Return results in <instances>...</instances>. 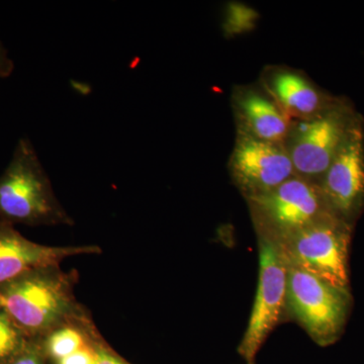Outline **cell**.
<instances>
[{"instance_id":"6","label":"cell","mask_w":364,"mask_h":364,"mask_svg":"<svg viewBox=\"0 0 364 364\" xmlns=\"http://www.w3.org/2000/svg\"><path fill=\"white\" fill-rule=\"evenodd\" d=\"M359 124L358 117L344 102L323 116L293 123L286 146L296 176L320 183Z\"/></svg>"},{"instance_id":"11","label":"cell","mask_w":364,"mask_h":364,"mask_svg":"<svg viewBox=\"0 0 364 364\" xmlns=\"http://www.w3.org/2000/svg\"><path fill=\"white\" fill-rule=\"evenodd\" d=\"M102 253L97 245L48 246L35 243L0 221V284L33 268L60 265L67 258Z\"/></svg>"},{"instance_id":"10","label":"cell","mask_w":364,"mask_h":364,"mask_svg":"<svg viewBox=\"0 0 364 364\" xmlns=\"http://www.w3.org/2000/svg\"><path fill=\"white\" fill-rule=\"evenodd\" d=\"M259 85L293 123L323 116L342 102L291 67L267 66L261 73Z\"/></svg>"},{"instance_id":"15","label":"cell","mask_w":364,"mask_h":364,"mask_svg":"<svg viewBox=\"0 0 364 364\" xmlns=\"http://www.w3.org/2000/svg\"><path fill=\"white\" fill-rule=\"evenodd\" d=\"M97 328L91 334L90 340L85 346L81 347L74 353L69 354L65 358L58 359V360L53 361L49 364H92L93 356H95V342L98 335Z\"/></svg>"},{"instance_id":"3","label":"cell","mask_w":364,"mask_h":364,"mask_svg":"<svg viewBox=\"0 0 364 364\" xmlns=\"http://www.w3.org/2000/svg\"><path fill=\"white\" fill-rule=\"evenodd\" d=\"M246 202L257 237L274 243L318 222L338 217L320 186L298 176Z\"/></svg>"},{"instance_id":"5","label":"cell","mask_w":364,"mask_h":364,"mask_svg":"<svg viewBox=\"0 0 364 364\" xmlns=\"http://www.w3.org/2000/svg\"><path fill=\"white\" fill-rule=\"evenodd\" d=\"M351 233L352 225L338 217H333L306 227L275 244L289 264L332 286L349 289Z\"/></svg>"},{"instance_id":"2","label":"cell","mask_w":364,"mask_h":364,"mask_svg":"<svg viewBox=\"0 0 364 364\" xmlns=\"http://www.w3.org/2000/svg\"><path fill=\"white\" fill-rule=\"evenodd\" d=\"M0 221L32 227L74 225L28 139L18 141L0 176Z\"/></svg>"},{"instance_id":"16","label":"cell","mask_w":364,"mask_h":364,"mask_svg":"<svg viewBox=\"0 0 364 364\" xmlns=\"http://www.w3.org/2000/svg\"><path fill=\"white\" fill-rule=\"evenodd\" d=\"M6 364H48L43 355L39 344L28 340L23 348L16 353Z\"/></svg>"},{"instance_id":"1","label":"cell","mask_w":364,"mask_h":364,"mask_svg":"<svg viewBox=\"0 0 364 364\" xmlns=\"http://www.w3.org/2000/svg\"><path fill=\"white\" fill-rule=\"evenodd\" d=\"M79 274L60 265L33 268L0 284V308L28 340H39L81 315L75 296Z\"/></svg>"},{"instance_id":"8","label":"cell","mask_w":364,"mask_h":364,"mask_svg":"<svg viewBox=\"0 0 364 364\" xmlns=\"http://www.w3.org/2000/svg\"><path fill=\"white\" fill-rule=\"evenodd\" d=\"M228 168L245 200L264 195L296 176L284 144L260 140L240 130H237Z\"/></svg>"},{"instance_id":"7","label":"cell","mask_w":364,"mask_h":364,"mask_svg":"<svg viewBox=\"0 0 364 364\" xmlns=\"http://www.w3.org/2000/svg\"><path fill=\"white\" fill-rule=\"evenodd\" d=\"M259 277L247 329L238 353L246 364H256L270 333L287 317V262L277 244L258 237Z\"/></svg>"},{"instance_id":"17","label":"cell","mask_w":364,"mask_h":364,"mask_svg":"<svg viewBox=\"0 0 364 364\" xmlns=\"http://www.w3.org/2000/svg\"><path fill=\"white\" fill-rule=\"evenodd\" d=\"M14 70V61L9 58V52L4 44L0 42V79L9 77Z\"/></svg>"},{"instance_id":"13","label":"cell","mask_w":364,"mask_h":364,"mask_svg":"<svg viewBox=\"0 0 364 364\" xmlns=\"http://www.w3.org/2000/svg\"><path fill=\"white\" fill-rule=\"evenodd\" d=\"M28 339L0 308V364H6L23 348Z\"/></svg>"},{"instance_id":"14","label":"cell","mask_w":364,"mask_h":364,"mask_svg":"<svg viewBox=\"0 0 364 364\" xmlns=\"http://www.w3.org/2000/svg\"><path fill=\"white\" fill-rule=\"evenodd\" d=\"M92 364H132L107 343L100 332L95 342V356Z\"/></svg>"},{"instance_id":"4","label":"cell","mask_w":364,"mask_h":364,"mask_svg":"<svg viewBox=\"0 0 364 364\" xmlns=\"http://www.w3.org/2000/svg\"><path fill=\"white\" fill-rule=\"evenodd\" d=\"M350 309L349 289L332 286L287 263V317L296 321L318 346L338 341Z\"/></svg>"},{"instance_id":"12","label":"cell","mask_w":364,"mask_h":364,"mask_svg":"<svg viewBox=\"0 0 364 364\" xmlns=\"http://www.w3.org/2000/svg\"><path fill=\"white\" fill-rule=\"evenodd\" d=\"M237 130L267 141L284 144L293 122L259 85L237 86L232 93Z\"/></svg>"},{"instance_id":"9","label":"cell","mask_w":364,"mask_h":364,"mask_svg":"<svg viewBox=\"0 0 364 364\" xmlns=\"http://www.w3.org/2000/svg\"><path fill=\"white\" fill-rule=\"evenodd\" d=\"M333 212L353 224L364 208V133L359 124L321 179Z\"/></svg>"}]
</instances>
